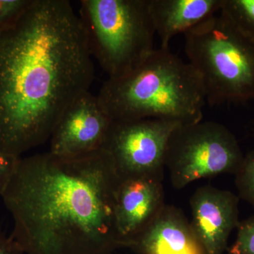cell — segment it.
I'll return each mask as SVG.
<instances>
[{"label": "cell", "mask_w": 254, "mask_h": 254, "mask_svg": "<svg viewBox=\"0 0 254 254\" xmlns=\"http://www.w3.org/2000/svg\"><path fill=\"white\" fill-rule=\"evenodd\" d=\"M78 16L108 78L131 73L156 50L148 0H81Z\"/></svg>", "instance_id": "cell-5"}, {"label": "cell", "mask_w": 254, "mask_h": 254, "mask_svg": "<svg viewBox=\"0 0 254 254\" xmlns=\"http://www.w3.org/2000/svg\"><path fill=\"white\" fill-rule=\"evenodd\" d=\"M235 242L227 254H254V215L242 220L237 228Z\"/></svg>", "instance_id": "cell-16"}, {"label": "cell", "mask_w": 254, "mask_h": 254, "mask_svg": "<svg viewBox=\"0 0 254 254\" xmlns=\"http://www.w3.org/2000/svg\"><path fill=\"white\" fill-rule=\"evenodd\" d=\"M120 180L100 149L73 159L21 157L1 195L25 254H111L123 248L115 218Z\"/></svg>", "instance_id": "cell-2"}, {"label": "cell", "mask_w": 254, "mask_h": 254, "mask_svg": "<svg viewBox=\"0 0 254 254\" xmlns=\"http://www.w3.org/2000/svg\"><path fill=\"white\" fill-rule=\"evenodd\" d=\"M188 63L199 74L211 106L254 100V41L223 14L185 35Z\"/></svg>", "instance_id": "cell-4"}, {"label": "cell", "mask_w": 254, "mask_h": 254, "mask_svg": "<svg viewBox=\"0 0 254 254\" xmlns=\"http://www.w3.org/2000/svg\"><path fill=\"white\" fill-rule=\"evenodd\" d=\"M0 254H25L17 242L11 236L0 232Z\"/></svg>", "instance_id": "cell-18"}, {"label": "cell", "mask_w": 254, "mask_h": 254, "mask_svg": "<svg viewBox=\"0 0 254 254\" xmlns=\"http://www.w3.org/2000/svg\"><path fill=\"white\" fill-rule=\"evenodd\" d=\"M235 176L239 198L254 208V149L245 155L243 163Z\"/></svg>", "instance_id": "cell-14"}, {"label": "cell", "mask_w": 254, "mask_h": 254, "mask_svg": "<svg viewBox=\"0 0 254 254\" xmlns=\"http://www.w3.org/2000/svg\"><path fill=\"white\" fill-rule=\"evenodd\" d=\"M128 248L138 254H206L183 212L166 204Z\"/></svg>", "instance_id": "cell-11"}, {"label": "cell", "mask_w": 254, "mask_h": 254, "mask_svg": "<svg viewBox=\"0 0 254 254\" xmlns=\"http://www.w3.org/2000/svg\"><path fill=\"white\" fill-rule=\"evenodd\" d=\"M220 11L254 41V0H222Z\"/></svg>", "instance_id": "cell-13"}, {"label": "cell", "mask_w": 254, "mask_h": 254, "mask_svg": "<svg viewBox=\"0 0 254 254\" xmlns=\"http://www.w3.org/2000/svg\"><path fill=\"white\" fill-rule=\"evenodd\" d=\"M163 181L145 177L120 182L115 218L123 248H128L165 205Z\"/></svg>", "instance_id": "cell-10"}, {"label": "cell", "mask_w": 254, "mask_h": 254, "mask_svg": "<svg viewBox=\"0 0 254 254\" xmlns=\"http://www.w3.org/2000/svg\"><path fill=\"white\" fill-rule=\"evenodd\" d=\"M195 236L206 254H223L228 240L240 224V198L230 190L200 187L190 198Z\"/></svg>", "instance_id": "cell-9"}, {"label": "cell", "mask_w": 254, "mask_h": 254, "mask_svg": "<svg viewBox=\"0 0 254 254\" xmlns=\"http://www.w3.org/2000/svg\"><path fill=\"white\" fill-rule=\"evenodd\" d=\"M113 120L91 92L80 95L65 110L50 136V153L73 159L103 149Z\"/></svg>", "instance_id": "cell-8"}, {"label": "cell", "mask_w": 254, "mask_h": 254, "mask_svg": "<svg viewBox=\"0 0 254 254\" xmlns=\"http://www.w3.org/2000/svg\"><path fill=\"white\" fill-rule=\"evenodd\" d=\"M180 125L158 119L113 121L103 149L109 153L121 181L163 180L168 141Z\"/></svg>", "instance_id": "cell-7"}, {"label": "cell", "mask_w": 254, "mask_h": 254, "mask_svg": "<svg viewBox=\"0 0 254 254\" xmlns=\"http://www.w3.org/2000/svg\"><path fill=\"white\" fill-rule=\"evenodd\" d=\"M113 121L158 119L181 125L203 120L204 87L190 63L156 48L131 73L108 78L97 95Z\"/></svg>", "instance_id": "cell-3"}, {"label": "cell", "mask_w": 254, "mask_h": 254, "mask_svg": "<svg viewBox=\"0 0 254 254\" xmlns=\"http://www.w3.org/2000/svg\"><path fill=\"white\" fill-rule=\"evenodd\" d=\"M236 137L215 122L181 125L169 139L165 167L174 188L222 174L235 175L243 163Z\"/></svg>", "instance_id": "cell-6"}, {"label": "cell", "mask_w": 254, "mask_h": 254, "mask_svg": "<svg viewBox=\"0 0 254 254\" xmlns=\"http://www.w3.org/2000/svg\"><path fill=\"white\" fill-rule=\"evenodd\" d=\"M222 0H148V11L161 48L220 11Z\"/></svg>", "instance_id": "cell-12"}, {"label": "cell", "mask_w": 254, "mask_h": 254, "mask_svg": "<svg viewBox=\"0 0 254 254\" xmlns=\"http://www.w3.org/2000/svg\"><path fill=\"white\" fill-rule=\"evenodd\" d=\"M93 60L67 0H34L0 33V151L21 157L50 139L65 110L89 91Z\"/></svg>", "instance_id": "cell-1"}, {"label": "cell", "mask_w": 254, "mask_h": 254, "mask_svg": "<svg viewBox=\"0 0 254 254\" xmlns=\"http://www.w3.org/2000/svg\"><path fill=\"white\" fill-rule=\"evenodd\" d=\"M34 0H0V33L14 27Z\"/></svg>", "instance_id": "cell-15"}, {"label": "cell", "mask_w": 254, "mask_h": 254, "mask_svg": "<svg viewBox=\"0 0 254 254\" xmlns=\"http://www.w3.org/2000/svg\"><path fill=\"white\" fill-rule=\"evenodd\" d=\"M21 157L0 151V196L1 197L14 175Z\"/></svg>", "instance_id": "cell-17"}]
</instances>
